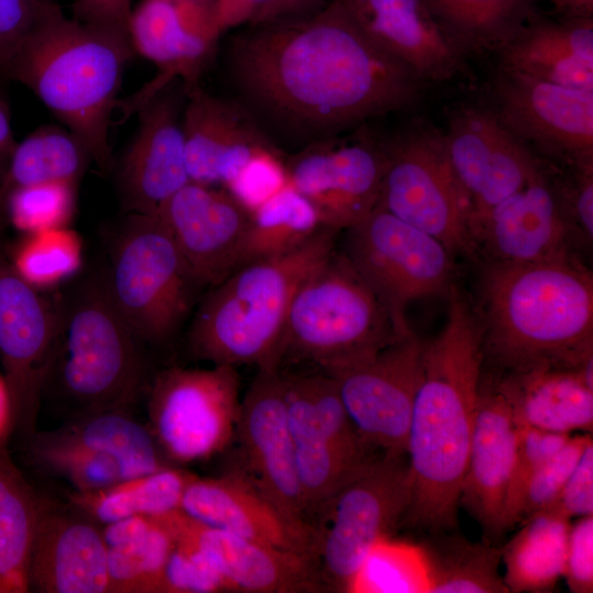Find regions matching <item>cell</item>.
Wrapping results in <instances>:
<instances>
[{"label": "cell", "instance_id": "1f68e13d", "mask_svg": "<svg viewBox=\"0 0 593 593\" xmlns=\"http://www.w3.org/2000/svg\"><path fill=\"white\" fill-rule=\"evenodd\" d=\"M450 45L466 59L496 53L540 18L536 0H421Z\"/></svg>", "mask_w": 593, "mask_h": 593}, {"label": "cell", "instance_id": "9f6ffc18", "mask_svg": "<svg viewBox=\"0 0 593 593\" xmlns=\"http://www.w3.org/2000/svg\"><path fill=\"white\" fill-rule=\"evenodd\" d=\"M331 0H272L248 25L287 20L312 13Z\"/></svg>", "mask_w": 593, "mask_h": 593}, {"label": "cell", "instance_id": "2e32d148", "mask_svg": "<svg viewBox=\"0 0 593 593\" xmlns=\"http://www.w3.org/2000/svg\"><path fill=\"white\" fill-rule=\"evenodd\" d=\"M492 112L526 147L578 168L593 165V91L499 68Z\"/></svg>", "mask_w": 593, "mask_h": 593}, {"label": "cell", "instance_id": "cb8c5ba5", "mask_svg": "<svg viewBox=\"0 0 593 593\" xmlns=\"http://www.w3.org/2000/svg\"><path fill=\"white\" fill-rule=\"evenodd\" d=\"M180 511L205 526L313 556L312 525L288 515L237 469L215 478L194 475Z\"/></svg>", "mask_w": 593, "mask_h": 593}, {"label": "cell", "instance_id": "8fae6325", "mask_svg": "<svg viewBox=\"0 0 593 593\" xmlns=\"http://www.w3.org/2000/svg\"><path fill=\"white\" fill-rule=\"evenodd\" d=\"M344 233L342 253L387 309L398 334L412 333L409 303L448 289L452 254L379 206Z\"/></svg>", "mask_w": 593, "mask_h": 593}, {"label": "cell", "instance_id": "60d3db41", "mask_svg": "<svg viewBox=\"0 0 593 593\" xmlns=\"http://www.w3.org/2000/svg\"><path fill=\"white\" fill-rule=\"evenodd\" d=\"M27 439L32 461L42 470L65 479L75 492H93L125 479L120 463L108 455L56 440L46 432L36 430Z\"/></svg>", "mask_w": 593, "mask_h": 593}, {"label": "cell", "instance_id": "5bb4252c", "mask_svg": "<svg viewBox=\"0 0 593 593\" xmlns=\"http://www.w3.org/2000/svg\"><path fill=\"white\" fill-rule=\"evenodd\" d=\"M59 306L26 283L0 250V360L11 425L26 439L36 432L57 343Z\"/></svg>", "mask_w": 593, "mask_h": 593}, {"label": "cell", "instance_id": "4316f807", "mask_svg": "<svg viewBox=\"0 0 593 593\" xmlns=\"http://www.w3.org/2000/svg\"><path fill=\"white\" fill-rule=\"evenodd\" d=\"M566 208L541 171L471 230L491 261L536 262L568 255Z\"/></svg>", "mask_w": 593, "mask_h": 593}, {"label": "cell", "instance_id": "ac0fdd59", "mask_svg": "<svg viewBox=\"0 0 593 593\" xmlns=\"http://www.w3.org/2000/svg\"><path fill=\"white\" fill-rule=\"evenodd\" d=\"M127 35L134 53L155 64L158 74L119 101L125 118L175 80L186 88L198 83L221 35L214 0H141L132 9Z\"/></svg>", "mask_w": 593, "mask_h": 593}, {"label": "cell", "instance_id": "52a82bcc", "mask_svg": "<svg viewBox=\"0 0 593 593\" xmlns=\"http://www.w3.org/2000/svg\"><path fill=\"white\" fill-rule=\"evenodd\" d=\"M399 337L387 309L335 248L292 298L276 369L305 365L328 372L359 362Z\"/></svg>", "mask_w": 593, "mask_h": 593}, {"label": "cell", "instance_id": "94428289", "mask_svg": "<svg viewBox=\"0 0 593 593\" xmlns=\"http://www.w3.org/2000/svg\"><path fill=\"white\" fill-rule=\"evenodd\" d=\"M548 1H550L557 9L568 12L569 15L572 11V7L574 2V0H548Z\"/></svg>", "mask_w": 593, "mask_h": 593}, {"label": "cell", "instance_id": "8d00e7d4", "mask_svg": "<svg viewBox=\"0 0 593 593\" xmlns=\"http://www.w3.org/2000/svg\"><path fill=\"white\" fill-rule=\"evenodd\" d=\"M194 475L169 466L93 492L74 491L69 503L100 525L138 515L160 516L180 510L183 492Z\"/></svg>", "mask_w": 593, "mask_h": 593}, {"label": "cell", "instance_id": "d6a6232c", "mask_svg": "<svg viewBox=\"0 0 593 593\" xmlns=\"http://www.w3.org/2000/svg\"><path fill=\"white\" fill-rule=\"evenodd\" d=\"M108 547V593H160L175 537L164 516H132L102 527Z\"/></svg>", "mask_w": 593, "mask_h": 593}, {"label": "cell", "instance_id": "680465c9", "mask_svg": "<svg viewBox=\"0 0 593 593\" xmlns=\"http://www.w3.org/2000/svg\"><path fill=\"white\" fill-rule=\"evenodd\" d=\"M10 401L3 377H0V443L4 438L5 432L11 428Z\"/></svg>", "mask_w": 593, "mask_h": 593}, {"label": "cell", "instance_id": "7402d4cb", "mask_svg": "<svg viewBox=\"0 0 593 593\" xmlns=\"http://www.w3.org/2000/svg\"><path fill=\"white\" fill-rule=\"evenodd\" d=\"M186 87L175 80L138 110V126L118 168L121 200L130 213L156 214L190 180L182 110Z\"/></svg>", "mask_w": 593, "mask_h": 593}, {"label": "cell", "instance_id": "f546056e", "mask_svg": "<svg viewBox=\"0 0 593 593\" xmlns=\"http://www.w3.org/2000/svg\"><path fill=\"white\" fill-rule=\"evenodd\" d=\"M517 426L591 433L593 357L580 366L541 365L507 371L495 384Z\"/></svg>", "mask_w": 593, "mask_h": 593}, {"label": "cell", "instance_id": "9c48e42d", "mask_svg": "<svg viewBox=\"0 0 593 593\" xmlns=\"http://www.w3.org/2000/svg\"><path fill=\"white\" fill-rule=\"evenodd\" d=\"M109 294L142 343L168 340L200 288L156 214L130 213L115 243Z\"/></svg>", "mask_w": 593, "mask_h": 593}, {"label": "cell", "instance_id": "7bdbcfd3", "mask_svg": "<svg viewBox=\"0 0 593 593\" xmlns=\"http://www.w3.org/2000/svg\"><path fill=\"white\" fill-rule=\"evenodd\" d=\"M18 247L11 265L33 288L44 291L74 276L82 264V244L68 226L41 231Z\"/></svg>", "mask_w": 593, "mask_h": 593}, {"label": "cell", "instance_id": "6125c7cd", "mask_svg": "<svg viewBox=\"0 0 593 593\" xmlns=\"http://www.w3.org/2000/svg\"><path fill=\"white\" fill-rule=\"evenodd\" d=\"M4 209V203H3V197L0 192V217H1V213H2V210Z\"/></svg>", "mask_w": 593, "mask_h": 593}, {"label": "cell", "instance_id": "7c38bea8", "mask_svg": "<svg viewBox=\"0 0 593 593\" xmlns=\"http://www.w3.org/2000/svg\"><path fill=\"white\" fill-rule=\"evenodd\" d=\"M239 406L236 367H170L148 389L147 426L168 461H202L232 443Z\"/></svg>", "mask_w": 593, "mask_h": 593}, {"label": "cell", "instance_id": "91938a15", "mask_svg": "<svg viewBox=\"0 0 593 593\" xmlns=\"http://www.w3.org/2000/svg\"><path fill=\"white\" fill-rule=\"evenodd\" d=\"M593 0H574L570 16L592 18Z\"/></svg>", "mask_w": 593, "mask_h": 593}, {"label": "cell", "instance_id": "3957f363", "mask_svg": "<svg viewBox=\"0 0 593 593\" xmlns=\"http://www.w3.org/2000/svg\"><path fill=\"white\" fill-rule=\"evenodd\" d=\"M482 349L506 371L593 357V279L569 255L491 261L481 282Z\"/></svg>", "mask_w": 593, "mask_h": 593}, {"label": "cell", "instance_id": "f907efd6", "mask_svg": "<svg viewBox=\"0 0 593 593\" xmlns=\"http://www.w3.org/2000/svg\"><path fill=\"white\" fill-rule=\"evenodd\" d=\"M563 577L571 592H593V515L570 526Z\"/></svg>", "mask_w": 593, "mask_h": 593}, {"label": "cell", "instance_id": "d6986e66", "mask_svg": "<svg viewBox=\"0 0 593 593\" xmlns=\"http://www.w3.org/2000/svg\"><path fill=\"white\" fill-rule=\"evenodd\" d=\"M444 136L454 174L467 198L469 228L539 172L532 150L491 110L466 108Z\"/></svg>", "mask_w": 593, "mask_h": 593}, {"label": "cell", "instance_id": "83f0119b", "mask_svg": "<svg viewBox=\"0 0 593 593\" xmlns=\"http://www.w3.org/2000/svg\"><path fill=\"white\" fill-rule=\"evenodd\" d=\"M517 425L495 385L482 380L459 505L475 519L490 542L504 532V507L512 475Z\"/></svg>", "mask_w": 593, "mask_h": 593}, {"label": "cell", "instance_id": "7a4b0ae2", "mask_svg": "<svg viewBox=\"0 0 593 593\" xmlns=\"http://www.w3.org/2000/svg\"><path fill=\"white\" fill-rule=\"evenodd\" d=\"M483 356L479 323L451 290L444 328L424 344L406 441L412 496L402 524L428 534L457 527Z\"/></svg>", "mask_w": 593, "mask_h": 593}, {"label": "cell", "instance_id": "db71d44e", "mask_svg": "<svg viewBox=\"0 0 593 593\" xmlns=\"http://www.w3.org/2000/svg\"><path fill=\"white\" fill-rule=\"evenodd\" d=\"M272 0H214L215 23L220 34L250 24Z\"/></svg>", "mask_w": 593, "mask_h": 593}, {"label": "cell", "instance_id": "74e56055", "mask_svg": "<svg viewBox=\"0 0 593 593\" xmlns=\"http://www.w3.org/2000/svg\"><path fill=\"white\" fill-rule=\"evenodd\" d=\"M432 593H508L500 572L501 547L460 535L430 534L418 545Z\"/></svg>", "mask_w": 593, "mask_h": 593}, {"label": "cell", "instance_id": "4dcf8cb0", "mask_svg": "<svg viewBox=\"0 0 593 593\" xmlns=\"http://www.w3.org/2000/svg\"><path fill=\"white\" fill-rule=\"evenodd\" d=\"M499 68L593 91V20L538 18L496 53Z\"/></svg>", "mask_w": 593, "mask_h": 593}, {"label": "cell", "instance_id": "ffe728a7", "mask_svg": "<svg viewBox=\"0 0 593 593\" xmlns=\"http://www.w3.org/2000/svg\"><path fill=\"white\" fill-rule=\"evenodd\" d=\"M237 469L291 517L311 524L300 485L281 370L258 369L240 400Z\"/></svg>", "mask_w": 593, "mask_h": 593}, {"label": "cell", "instance_id": "6da1fadb", "mask_svg": "<svg viewBox=\"0 0 593 593\" xmlns=\"http://www.w3.org/2000/svg\"><path fill=\"white\" fill-rule=\"evenodd\" d=\"M249 26L230 49L240 104L266 134L298 149L405 110L422 92L424 82L369 40L338 0Z\"/></svg>", "mask_w": 593, "mask_h": 593}, {"label": "cell", "instance_id": "681fc988", "mask_svg": "<svg viewBox=\"0 0 593 593\" xmlns=\"http://www.w3.org/2000/svg\"><path fill=\"white\" fill-rule=\"evenodd\" d=\"M219 592H231L224 578L197 547L175 537L164 569L160 593Z\"/></svg>", "mask_w": 593, "mask_h": 593}, {"label": "cell", "instance_id": "816d5d0a", "mask_svg": "<svg viewBox=\"0 0 593 593\" xmlns=\"http://www.w3.org/2000/svg\"><path fill=\"white\" fill-rule=\"evenodd\" d=\"M548 507L569 519L593 515V441L586 445L558 496Z\"/></svg>", "mask_w": 593, "mask_h": 593}, {"label": "cell", "instance_id": "603a6c76", "mask_svg": "<svg viewBox=\"0 0 593 593\" xmlns=\"http://www.w3.org/2000/svg\"><path fill=\"white\" fill-rule=\"evenodd\" d=\"M176 538L197 547L220 572L231 592L300 593L324 591L311 555L284 550L205 526L182 511L163 515Z\"/></svg>", "mask_w": 593, "mask_h": 593}, {"label": "cell", "instance_id": "5b68a950", "mask_svg": "<svg viewBox=\"0 0 593 593\" xmlns=\"http://www.w3.org/2000/svg\"><path fill=\"white\" fill-rule=\"evenodd\" d=\"M337 234L324 227L302 246L248 261L211 287L189 328L190 353L211 365L276 369L292 298L334 251Z\"/></svg>", "mask_w": 593, "mask_h": 593}, {"label": "cell", "instance_id": "484cf974", "mask_svg": "<svg viewBox=\"0 0 593 593\" xmlns=\"http://www.w3.org/2000/svg\"><path fill=\"white\" fill-rule=\"evenodd\" d=\"M186 165L191 182L225 186L258 149L275 144L240 104L186 88L182 110Z\"/></svg>", "mask_w": 593, "mask_h": 593}, {"label": "cell", "instance_id": "ab89813d", "mask_svg": "<svg viewBox=\"0 0 593 593\" xmlns=\"http://www.w3.org/2000/svg\"><path fill=\"white\" fill-rule=\"evenodd\" d=\"M324 227L311 202L289 182L250 214L245 264L289 253Z\"/></svg>", "mask_w": 593, "mask_h": 593}, {"label": "cell", "instance_id": "d4e9b609", "mask_svg": "<svg viewBox=\"0 0 593 593\" xmlns=\"http://www.w3.org/2000/svg\"><path fill=\"white\" fill-rule=\"evenodd\" d=\"M30 590L108 593V547L101 525L71 506L43 501L30 559Z\"/></svg>", "mask_w": 593, "mask_h": 593}, {"label": "cell", "instance_id": "8992f818", "mask_svg": "<svg viewBox=\"0 0 593 593\" xmlns=\"http://www.w3.org/2000/svg\"><path fill=\"white\" fill-rule=\"evenodd\" d=\"M59 327L44 394L71 413L132 410L144 389L142 340L114 305L105 281L59 302Z\"/></svg>", "mask_w": 593, "mask_h": 593}, {"label": "cell", "instance_id": "4fadbf2b", "mask_svg": "<svg viewBox=\"0 0 593 593\" xmlns=\"http://www.w3.org/2000/svg\"><path fill=\"white\" fill-rule=\"evenodd\" d=\"M387 166L378 206L435 237L454 255L470 253L467 198L440 133L424 130L384 146Z\"/></svg>", "mask_w": 593, "mask_h": 593}, {"label": "cell", "instance_id": "ba28073f", "mask_svg": "<svg viewBox=\"0 0 593 593\" xmlns=\"http://www.w3.org/2000/svg\"><path fill=\"white\" fill-rule=\"evenodd\" d=\"M412 496L406 454L382 452L316 511L313 556L324 589L349 592L372 546L402 524Z\"/></svg>", "mask_w": 593, "mask_h": 593}, {"label": "cell", "instance_id": "44dd1931", "mask_svg": "<svg viewBox=\"0 0 593 593\" xmlns=\"http://www.w3.org/2000/svg\"><path fill=\"white\" fill-rule=\"evenodd\" d=\"M156 215L199 287L211 288L245 264L250 214L224 188L189 181Z\"/></svg>", "mask_w": 593, "mask_h": 593}, {"label": "cell", "instance_id": "30bf717a", "mask_svg": "<svg viewBox=\"0 0 593 593\" xmlns=\"http://www.w3.org/2000/svg\"><path fill=\"white\" fill-rule=\"evenodd\" d=\"M281 371L296 471L311 522L342 484L382 452L368 447L357 433L331 374L314 368Z\"/></svg>", "mask_w": 593, "mask_h": 593}, {"label": "cell", "instance_id": "11a10c76", "mask_svg": "<svg viewBox=\"0 0 593 593\" xmlns=\"http://www.w3.org/2000/svg\"><path fill=\"white\" fill-rule=\"evenodd\" d=\"M592 166L580 167V179L571 198V215L586 239L593 237V172Z\"/></svg>", "mask_w": 593, "mask_h": 593}, {"label": "cell", "instance_id": "c3c4849f", "mask_svg": "<svg viewBox=\"0 0 593 593\" xmlns=\"http://www.w3.org/2000/svg\"><path fill=\"white\" fill-rule=\"evenodd\" d=\"M590 441L591 433L571 435L566 445L533 473L522 494L517 524L553 503Z\"/></svg>", "mask_w": 593, "mask_h": 593}, {"label": "cell", "instance_id": "836d02e7", "mask_svg": "<svg viewBox=\"0 0 593 593\" xmlns=\"http://www.w3.org/2000/svg\"><path fill=\"white\" fill-rule=\"evenodd\" d=\"M501 548L503 581L510 592H550L564 572L570 519L546 507L522 522Z\"/></svg>", "mask_w": 593, "mask_h": 593}, {"label": "cell", "instance_id": "e0dca14e", "mask_svg": "<svg viewBox=\"0 0 593 593\" xmlns=\"http://www.w3.org/2000/svg\"><path fill=\"white\" fill-rule=\"evenodd\" d=\"M286 166L289 182L323 225L340 233L378 206L387 156L371 138L343 134L295 150Z\"/></svg>", "mask_w": 593, "mask_h": 593}, {"label": "cell", "instance_id": "bcb514c9", "mask_svg": "<svg viewBox=\"0 0 593 593\" xmlns=\"http://www.w3.org/2000/svg\"><path fill=\"white\" fill-rule=\"evenodd\" d=\"M48 0H0V76L47 25L63 16Z\"/></svg>", "mask_w": 593, "mask_h": 593}, {"label": "cell", "instance_id": "e575fe53", "mask_svg": "<svg viewBox=\"0 0 593 593\" xmlns=\"http://www.w3.org/2000/svg\"><path fill=\"white\" fill-rule=\"evenodd\" d=\"M52 438L78 445L114 458L125 478L147 474L169 467L147 425L131 410H112L70 417L60 427L46 432Z\"/></svg>", "mask_w": 593, "mask_h": 593}, {"label": "cell", "instance_id": "f5cc1de1", "mask_svg": "<svg viewBox=\"0 0 593 593\" xmlns=\"http://www.w3.org/2000/svg\"><path fill=\"white\" fill-rule=\"evenodd\" d=\"M132 0H75L78 20L127 34Z\"/></svg>", "mask_w": 593, "mask_h": 593}, {"label": "cell", "instance_id": "277c9868", "mask_svg": "<svg viewBox=\"0 0 593 593\" xmlns=\"http://www.w3.org/2000/svg\"><path fill=\"white\" fill-rule=\"evenodd\" d=\"M134 55L126 33L63 15L23 48L4 78L32 90L107 171L111 121Z\"/></svg>", "mask_w": 593, "mask_h": 593}, {"label": "cell", "instance_id": "6f0895ef", "mask_svg": "<svg viewBox=\"0 0 593 593\" xmlns=\"http://www.w3.org/2000/svg\"><path fill=\"white\" fill-rule=\"evenodd\" d=\"M15 145L10 109L7 101L0 97V182Z\"/></svg>", "mask_w": 593, "mask_h": 593}, {"label": "cell", "instance_id": "f1b7e54d", "mask_svg": "<svg viewBox=\"0 0 593 593\" xmlns=\"http://www.w3.org/2000/svg\"><path fill=\"white\" fill-rule=\"evenodd\" d=\"M378 47L421 81L450 80L466 66L421 0H338Z\"/></svg>", "mask_w": 593, "mask_h": 593}, {"label": "cell", "instance_id": "f35d334b", "mask_svg": "<svg viewBox=\"0 0 593 593\" xmlns=\"http://www.w3.org/2000/svg\"><path fill=\"white\" fill-rule=\"evenodd\" d=\"M90 163L89 152L68 128L41 126L16 142L0 192L4 197L12 189L47 182L77 184Z\"/></svg>", "mask_w": 593, "mask_h": 593}, {"label": "cell", "instance_id": "b9f144b4", "mask_svg": "<svg viewBox=\"0 0 593 593\" xmlns=\"http://www.w3.org/2000/svg\"><path fill=\"white\" fill-rule=\"evenodd\" d=\"M428 579L418 545L387 536L363 559L349 593L427 592Z\"/></svg>", "mask_w": 593, "mask_h": 593}, {"label": "cell", "instance_id": "d590c367", "mask_svg": "<svg viewBox=\"0 0 593 593\" xmlns=\"http://www.w3.org/2000/svg\"><path fill=\"white\" fill-rule=\"evenodd\" d=\"M0 443V593L30 591V559L43 505Z\"/></svg>", "mask_w": 593, "mask_h": 593}, {"label": "cell", "instance_id": "ee69618b", "mask_svg": "<svg viewBox=\"0 0 593 593\" xmlns=\"http://www.w3.org/2000/svg\"><path fill=\"white\" fill-rule=\"evenodd\" d=\"M76 186L47 182L10 190L3 203L11 223L26 234L68 226L75 211Z\"/></svg>", "mask_w": 593, "mask_h": 593}, {"label": "cell", "instance_id": "7dc6e473", "mask_svg": "<svg viewBox=\"0 0 593 593\" xmlns=\"http://www.w3.org/2000/svg\"><path fill=\"white\" fill-rule=\"evenodd\" d=\"M289 184L286 157L276 144L253 154L224 188L249 214Z\"/></svg>", "mask_w": 593, "mask_h": 593}, {"label": "cell", "instance_id": "9a60e30c", "mask_svg": "<svg viewBox=\"0 0 593 593\" xmlns=\"http://www.w3.org/2000/svg\"><path fill=\"white\" fill-rule=\"evenodd\" d=\"M424 344L412 332L359 362L327 372L357 433L378 452L406 454Z\"/></svg>", "mask_w": 593, "mask_h": 593}, {"label": "cell", "instance_id": "f6af8a7d", "mask_svg": "<svg viewBox=\"0 0 593 593\" xmlns=\"http://www.w3.org/2000/svg\"><path fill=\"white\" fill-rule=\"evenodd\" d=\"M570 437V434L517 426L515 459L504 507V532L517 525L522 494L529 478L561 449Z\"/></svg>", "mask_w": 593, "mask_h": 593}]
</instances>
